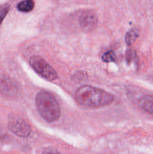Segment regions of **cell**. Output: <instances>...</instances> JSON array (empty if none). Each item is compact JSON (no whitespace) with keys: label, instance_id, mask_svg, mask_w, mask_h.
<instances>
[{"label":"cell","instance_id":"cell-7","mask_svg":"<svg viewBox=\"0 0 153 154\" xmlns=\"http://www.w3.org/2000/svg\"><path fill=\"white\" fill-rule=\"evenodd\" d=\"M139 105L146 112L153 114V95H147L141 98Z\"/></svg>","mask_w":153,"mask_h":154},{"label":"cell","instance_id":"cell-8","mask_svg":"<svg viewBox=\"0 0 153 154\" xmlns=\"http://www.w3.org/2000/svg\"><path fill=\"white\" fill-rule=\"evenodd\" d=\"M34 2L33 0H23L17 5V9L21 12H29L34 8Z\"/></svg>","mask_w":153,"mask_h":154},{"label":"cell","instance_id":"cell-2","mask_svg":"<svg viewBox=\"0 0 153 154\" xmlns=\"http://www.w3.org/2000/svg\"><path fill=\"white\" fill-rule=\"evenodd\" d=\"M35 105L40 115L48 123H52L59 119L60 107L56 99L49 92L44 90L39 92L35 98Z\"/></svg>","mask_w":153,"mask_h":154},{"label":"cell","instance_id":"cell-12","mask_svg":"<svg viewBox=\"0 0 153 154\" xmlns=\"http://www.w3.org/2000/svg\"><path fill=\"white\" fill-rule=\"evenodd\" d=\"M127 62L128 63H131L132 61H135L136 60V54H135L134 51H129L127 53Z\"/></svg>","mask_w":153,"mask_h":154},{"label":"cell","instance_id":"cell-11","mask_svg":"<svg viewBox=\"0 0 153 154\" xmlns=\"http://www.w3.org/2000/svg\"><path fill=\"white\" fill-rule=\"evenodd\" d=\"M9 8H9V5H4L2 6H0V25H1L3 20L4 19L5 16L7 15Z\"/></svg>","mask_w":153,"mask_h":154},{"label":"cell","instance_id":"cell-9","mask_svg":"<svg viewBox=\"0 0 153 154\" xmlns=\"http://www.w3.org/2000/svg\"><path fill=\"white\" fill-rule=\"evenodd\" d=\"M138 35H139V31L136 29H132L130 31L128 32L125 35V38H124L125 39L126 45L128 46L131 45L137 38Z\"/></svg>","mask_w":153,"mask_h":154},{"label":"cell","instance_id":"cell-13","mask_svg":"<svg viewBox=\"0 0 153 154\" xmlns=\"http://www.w3.org/2000/svg\"><path fill=\"white\" fill-rule=\"evenodd\" d=\"M42 154H62L59 151H58L57 150H56L55 148H52V147H46L44 149V150L43 151Z\"/></svg>","mask_w":153,"mask_h":154},{"label":"cell","instance_id":"cell-10","mask_svg":"<svg viewBox=\"0 0 153 154\" xmlns=\"http://www.w3.org/2000/svg\"><path fill=\"white\" fill-rule=\"evenodd\" d=\"M102 60L105 63H110V62L116 61V55L112 51H107L105 52L102 55Z\"/></svg>","mask_w":153,"mask_h":154},{"label":"cell","instance_id":"cell-6","mask_svg":"<svg viewBox=\"0 0 153 154\" xmlns=\"http://www.w3.org/2000/svg\"><path fill=\"white\" fill-rule=\"evenodd\" d=\"M18 91L17 85L8 77L0 76V93L4 96H14Z\"/></svg>","mask_w":153,"mask_h":154},{"label":"cell","instance_id":"cell-3","mask_svg":"<svg viewBox=\"0 0 153 154\" xmlns=\"http://www.w3.org/2000/svg\"><path fill=\"white\" fill-rule=\"evenodd\" d=\"M29 64L38 75L47 81H52L58 78V75L55 69L39 56L32 57L29 60Z\"/></svg>","mask_w":153,"mask_h":154},{"label":"cell","instance_id":"cell-1","mask_svg":"<svg viewBox=\"0 0 153 154\" xmlns=\"http://www.w3.org/2000/svg\"><path fill=\"white\" fill-rule=\"evenodd\" d=\"M74 99L80 106L98 108L111 105L114 101V96L104 90L86 85L80 87L76 90Z\"/></svg>","mask_w":153,"mask_h":154},{"label":"cell","instance_id":"cell-4","mask_svg":"<svg viewBox=\"0 0 153 154\" xmlns=\"http://www.w3.org/2000/svg\"><path fill=\"white\" fill-rule=\"evenodd\" d=\"M8 129L17 136L26 138L31 134L32 129L26 121L16 114H10L8 123Z\"/></svg>","mask_w":153,"mask_h":154},{"label":"cell","instance_id":"cell-5","mask_svg":"<svg viewBox=\"0 0 153 154\" xmlns=\"http://www.w3.org/2000/svg\"><path fill=\"white\" fill-rule=\"evenodd\" d=\"M98 23L97 15L92 11L82 12L79 17V23L82 30L91 32L96 28Z\"/></svg>","mask_w":153,"mask_h":154}]
</instances>
